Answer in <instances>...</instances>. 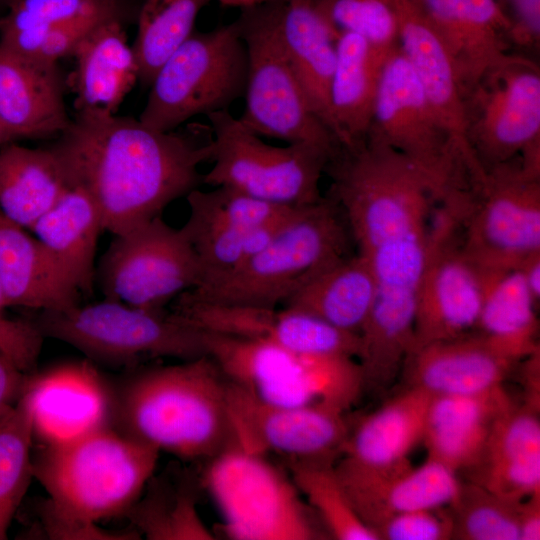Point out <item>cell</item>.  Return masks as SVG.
Returning a JSON list of instances; mask_svg holds the SVG:
<instances>
[{"label":"cell","instance_id":"27","mask_svg":"<svg viewBox=\"0 0 540 540\" xmlns=\"http://www.w3.org/2000/svg\"><path fill=\"white\" fill-rule=\"evenodd\" d=\"M278 23L287 56L311 109L335 135L330 89L337 34L315 0H278Z\"/></svg>","mask_w":540,"mask_h":540},{"label":"cell","instance_id":"40","mask_svg":"<svg viewBox=\"0 0 540 540\" xmlns=\"http://www.w3.org/2000/svg\"><path fill=\"white\" fill-rule=\"evenodd\" d=\"M32 412L23 393L16 405L0 418V540L7 532L33 476L31 448Z\"/></svg>","mask_w":540,"mask_h":540},{"label":"cell","instance_id":"22","mask_svg":"<svg viewBox=\"0 0 540 540\" xmlns=\"http://www.w3.org/2000/svg\"><path fill=\"white\" fill-rule=\"evenodd\" d=\"M468 472L471 482L509 500L522 501L540 492L539 411L513 404L503 412Z\"/></svg>","mask_w":540,"mask_h":540},{"label":"cell","instance_id":"34","mask_svg":"<svg viewBox=\"0 0 540 540\" xmlns=\"http://www.w3.org/2000/svg\"><path fill=\"white\" fill-rule=\"evenodd\" d=\"M536 305L518 269L484 271L477 333L507 356L520 361L539 349Z\"/></svg>","mask_w":540,"mask_h":540},{"label":"cell","instance_id":"8","mask_svg":"<svg viewBox=\"0 0 540 540\" xmlns=\"http://www.w3.org/2000/svg\"><path fill=\"white\" fill-rule=\"evenodd\" d=\"M234 21L248 60L241 123L261 137L309 143L334 153L340 142L311 109L287 56L278 0L240 8Z\"/></svg>","mask_w":540,"mask_h":540},{"label":"cell","instance_id":"31","mask_svg":"<svg viewBox=\"0 0 540 540\" xmlns=\"http://www.w3.org/2000/svg\"><path fill=\"white\" fill-rule=\"evenodd\" d=\"M431 397L419 388L405 387L350 431L342 459L372 470L409 462L410 451L422 441Z\"/></svg>","mask_w":540,"mask_h":540},{"label":"cell","instance_id":"44","mask_svg":"<svg viewBox=\"0 0 540 540\" xmlns=\"http://www.w3.org/2000/svg\"><path fill=\"white\" fill-rule=\"evenodd\" d=\"M44 337L36 322L9 319L0 313V354L23 373L35 368Z\"/></svg>","mask_w":540,"mask_h":540},{"label":"cell","instance_id":"4","mask_svg":"<svg viewBox=\"0 0 540 540\" xmlns=\"http://www.w3.org/2000/svg\"><path fill=\"white\" fill-rule=\"evenodd\" d=\"M345 216L329 196L299 206L272 240L215 283L184 292L210 303L274 308L318 267L349 254Z\"/></svg>","mask_w":540,"mask_h":540},{"label":"cell","instance_id":"3","mask_svg":"<svg viewBox=\"0 0 540 540\" xmlns=\"http://www.w3.org/2000/svg\"><path fill=\"white\" fill-rule=\"evenodd\" d=\"M225 388L226 378L206 355L144 371L120 394L122 432L159 452L208 460L234 444Z\"/></svg>","mask_w":540,"mask_h":540},{"label":"cell","instance_id":"26","mask_svg":"<svg viewBox=\"0 0 540 540\" xmlns=\"http://www.w3.org/2000/svg\"><path fill=\"white\" fill-rule=\"evenodd\" d=\"M0 120L16 138L63 132L71 119L57 65L0 48Z\"/></svg>","mask_w":540,"mask_h":540},{"label":"cell","instance_id":"14","mask_svg":"<svg viewBox=\"0 0 540 540\" xmlns=\"http://www.w3.org/2000/svg\"><path fill=\"white\" fill-rule=\"evenodd\" d=\"M463 222V247L484 271L518 269L540 252V177L519 155L486 171Z\"/></svg>","mask_w":540,"mask_h":540},{"label":"cell","instance_id":"19","mask_svg":"<svg viewBox=\"0 0 540 540\" xmlns=\"http://www.w3.org/2000/svg\"><path fill=\"white\" fill-rule=\"evenodd\" d=\"M334 467L358 516L374 532L394 514L449 506L461 487L456 472L429 458L417 468L406 462L372 470L342 458Z\"/></svg>","mask_w":540,"mask_h":540},{"label":"cell","instance_id":"6","mask_svg":"<svg viewBox=\"0 0 540 540\" xmlns=\"http://www.w3.org/2000/svg\"><path fill=\"white\" fill-rule=\"evenodd\" d=\"M202 486L235 540H317L327 531L293 480L265 455L232 444L207 460Z\"/></svg>","mask_w":540,"mask_h":540},{"label":"cell","instance_id":"41","mask_svg":"<svg viewBox=\"0 0 540 540\" xmlns=\"http://www.w3.org/2000/svg\"><path fill=\"white\" fill-rule=\"evenodd\" d=\"M520 502L498 496L473 482H461L457 497L448 506L453 520L452 539L520 540Z\"/></svg>","mask_w":540,"mask_h":540},{"label":"cell","instance_id":"43","mask_svg":"<svg viewBox=\"0 0 540 540\" xmlns=\"http://www.w3.org/2000/svg\"><path fill=\"white\" fill-rule=\"evenodd\" d=\"M379 540L452 539L453 520L449 509H422L394 514L375 530Z\"/></svg>","mask_w":540,"mask_h":540},{"label":"cell","instance_id":"23","mask_svg":"<svg viewBox=\"0 0 540 540\" xmlns=\"http://www.w3.org/2000/svg\"><path fill=\"white\" fill-rule=\"evenodd\" d=\"M514 404L503 386L468 395L431 397L422 441L429 459L468 471L484 450L494 421Z\"/></svg>","mask_w":540,"mask_h":540},{"label":"cell","instance_id":"30","mask_svg":"<svg viewBox=\"0 0 540 540\" xmlns=\"http://www.w3.org/2000/svg\"><path fill=\"white\" fill-rule=\"evenodd\" d=\"M30 230L64 278L79 293L90 294L96 278L97 240L104 230L90 196L71 187Z\"/></svg>","mask_w":540,"mask_h":540},{"label":"cell","instance_id":"42","mask_svg":"<svg viewBox=\"0 0 540 540\" xmlns=\"http://www.w3.org/2000/svg\"><path fill=\"white\" fill-rule=\"evenodd\" d=\"M395 0H315L317 9L337 34L353 32L375 46L398 45Z\"/></svg>","mask_w":540,"mask_h":540},{"label":"cell","instance_id":"13","mask_svg":"<svg viewBox=\"0 0 540 540\" xmlns=\"http://www.w3.org/2000/svg\"><path fill=\"white\" fill-rule=\"evenodd\" d=\"M105 298L132 307L162 310L170 300L197 287L196 253L181 228L161 216L114 235L96 270Z\"/></svg>","mask_w":540,"mask_h":540},{"label":"cell","instance_id":"25","mask_svg":"<svg viewBox=\"0 0 540 540\" xmlns=\"http://www.w3.org/2000/svg\"><path fill=\"white\" fill-rule=\"evenodd\" d=\"M69 85L77 112L115 113L138 81V63L118 15L97 23L77 44Z\"/></svg>","mask_w":540,"mask_h":540},{"label":"cell","instance_id":"29","mask_svg":"<svg viewBox=\"0 0 540 540\" xmlns=\"http://www.w3.org/2000/svg\"><path fill=\"white\" fill-rule=\"evenodd\" d=\"M394 48L375 46L353 32L338 34L330 107L334 132L340 144L349 145L365 138L382 70Z\"/></svg>","mask_w":540,"mask_h":540},{"label":"cell","instance_id":"18","mask_svg":"<svg viewBox=\"0 0 540 540\" xmlns=\"http://www.w3.org/2000/svg\"><path fill=\"white\" fill-rule=\"evenodd\" d=\"M398 45L434 113L449 133L472 186L485 171L468 142L466 92L455 62L418 0H395Z\"/></svg>","mask_w":540,"mask_h":540},{"label":"cell","instance_id":"12","mask_svg":"<svg viewBox=\"0 0 540 540\" xmlns=\"http://www.w3.org/2000/svg\"><path fill=\"white\" fill-rule=\"evenodd\" d=\"M366 136L407 158L428 180L437 201L454 188L471 186L449 133L399 45L385 61Z\"/></svg>","mask_w":540,"mask_h":540},{"label":"cell","instance_id":"16","mask_svg":"<svg viewBox=\"0 0 540 540\" xmlns=\"http://www.w3.org/2000/svg\"><path fill=\"white\" fill-rule=\"evenodd\" d=\"M226 405L241 448L289 462L334 463L350 434L344 412L327 406L285 407L266 403L226 379Z\"/></svg>","mask_w":540,"mask_h":540},{"label":"cell","instance_id":"51","mask_svg":"<svg viewBox=\"0 0 540 540\" xmlns=\"http://www.w3.org/2000/svg\"><path fill=\"white\" fill-rule=\"evenodd\" d=\"M5 307H7V306H6L4 295H3L2 288H1V285H0V313L2 312V310Z\"/></svg>","mask_w":540,"mask_h":540},{"label":"cell","instance_id":"2","mask_svg":"<svg viewBox=\"0 0 540 540\" xmlns=\"http://www.w3.org/2000/svg\"><path fill=\"white\" fill-rule=\"evenodd\" d=\"M154 447L107 424L46 443L32 458L33 476L49 498L43 530L56 539H94L98 522L125 515L154 474Z\"/></svg>","mask_w":540,"mask_h":540},{"label":"cell","instance_id":"11","mask_svg":"<svg viewBox=\"0 0 540 540\" xmlns=\"http://www.w3.org/2000/svg\"><path fill=\"white\" fill-rule=\"evenodd\" d=\"M36 323L44 336L107 363L124 364L143 357L190 360L205 355L201 331L172 312L136 308L107 298L42 311Z\"/></svg>","mask_w":540,"mask_h":540},{"label":"cell","instance_id":"50","mask_svg":"<svg viewBox=\"0 0 540 540\" xmlns=\"http://www.w3.org/2000/svg\"><path fill=\"white\" fill-rule=\"evenodd\" d=\"M218 1L221 5L227 7H248L256 4H260L270 0H215Z\"/></svg>","mask_w":540,"mask_h":540},{"label":"cell","instance_id":"35","mask_svg":"<svg viewBox=\"0 0 540 540\" xmlns=\"http://www.w3.org/2000/svg\"><path fill=\"white\" fill-rule=\"evenodd\" d=\"M145 489V494L142 492L125 514L138 534L151 540L215 538L198 514L196 497L188 480L152 476Z\"/></svg>","mask_w":540,"mask_h":540},{"label":"cell","instance_id":"15","mask_svg":"<svg viewBox=\"0 0 540 540\" xmlns=\"http://www.w3.org/2000/svg\"><path fill=\"white\" fill-rule=\"evenodd\" d=\"M470 149L486 172L540 140V71L523 56L487 74L466 96Z\"/></svg>","mask_w":540,"mask_h":540},{"label":"cell","instance_id":"5","mask_svg":"<svg viewBox=\"0 0 540 540\" xmlns=\"http://www.w3.org/2000/svg\"><path fill=\"white\" fill-rule=\"evenodd\" d=\"M201 333L205 355L223 376L266 403L345 412L364 390L354 357L307 355L269 341Z\"/></svg>","mask_w":540,"mask_h":540},{"label":"cell","instance_id":"47","mask_svg":"<svg viewBox=\"0 0 540 540\" xmlns=\"http://www.w3.org/2000/svg\"><path fill=\"white\" fill-rule=\"evenodd\" d=\"M518 522L520 540L540 539V492L520 502Z\"/></svg>","mask_w":540,"mask_h":540},{"label":"cell","instance_id":"17","mask_svg":"<svg viewBox=\"0 0 540 540\" xmlns=\"http://www.w3.org/2000/svg\"><path fill=\"white\" fill-rule=\"evenodd\" d=\"M172 312L201 331L269 341L302 354L357 358L359 352L358 334L293 308L210 303L183 293Z\"/></svg>","mask_w":540,"mask_h":540},{"label":"cell","instance_id":"49","mask_svg":"<svg viewBox=\"0 0 540 540\" xmlns=\"http://www.w3.org/2000/svg\"><path fill=\"white\" fill-rule=\"evenodd\" d=\"M518 270L532 297L538 304L540 299V252H536L524 260Z\"/></svg>","mask_w":540,"mask_h":540},{"label":"cell","instance_id":"33","mask_svg":"<svg viewBox=\"0 0 540 540\" xmlns=\"http://www.w3.org/2000/svg\"><path fill=\"white\" fill-rule=\"evenodd\" d=\"M71 187L51 147L0 150V211L21 227L30 229Z\"/></svg>","mask_w":540,"mask_h":540},{"label":"cell","instance_id":"39","mask_svg":"<svg viewBox=\"0 0 540 540\" xmlns=\"http://www.w3.org/2000/svg\"><path fill=\"white\" fill-rule=\"evenodd\" d=\"M290 477L328 535L339 540H379L358 516L333 463H288Z\"/></svg>","mask_w":540,"mask_h":540},{"label":"cell","instance_id":"1","mask_svg":"<svg viewBox=\"0 0 540 540\" xmlns=\"http://www.w3.org/2000/svg\"><path fill=\"white\" fill-rule=\"evenodd\" d=\"M51 148L71 186L95 203L104 230L117 235L198 188L199 167L211 162L213 140L209 124L162 132L139 119L82 111Z\"/></svg>","mask_w":540,"mask_h":540},{"label":"cell","instance_id":"9","mask_svg":"<svg viewBox=\"0 0 540 540\" xmlns=\"http://www.w3.org/2000/svg\"><path fill=\"white\" fill-rule=\"evenodd\" d=\"M472 198L470 188H454L432 209L410 349L465 335L476 326L484 271L463 247V222Z\"/></svg>","mask_w":540,"mask_h":540},{"label":"cell","instance_id":"52","mask_svg":"<svg viewBox=\"0 0 540 540\" xmlns=\"http://www.w3.org/2000/svg\"><path fill=\"white\" fill-rule=\"evenodd\" d=\"M9 1V0H8Z\"/></svg>","mask_w":540,"mask_h":540},{"label":"cell","instance_id":"20","mask_svg":"<svg viewBox=\"0 0 540 540\" xmlns=\"http://www.w3.org/2000/svg\"><path fill=\"white\" fill-rule=\"evenodd\" d=\"M449 50L466 96L515 57L511 23L496 0H418Z\"/></svg>","mask_w":540,"mask_h":540},{"label":"cell","instance_id":"21","mask_svg":"<svg viewBox=\"0 0 540 540\" xmlns=\"http://www.w3.org/2000/svg\"><path fill=\"white\" fill-rule=\"evenodd\" d=\"M518 362L479 333H467L410 349L402 373L405 387L433 396L468 395L502 386Z\"/></svg>","mask_w":540,"mask_h":540},{"label":"cell","instance_id":"32","mask_svg":"<svg viewBox=\"0 0 540 540\" xmlns=\"http://www.w3.org/2000/svg\"><path fill=\"white\" fill-rule=\"evenodd\" d=\"M374 292L373 275L365 258L359 253L347 254L315 269L282 305L359 335Z\"/></svg>","mask_w":540,"mask_h":540},{"label":"cell","instance_id":"37","mask_svg":"<svg viewBox=\"0 0 540 540\" xmlns=\"http://www.w3.org/2000/svg\"><path fill=\"white\" fill-rule=\"evenodd\" d=\"M213 0H144L133 50L138 81L150 86L164 61L193 32L200 11Z\"/></svg>","mask_w":540,"mask_h":540},{"label":"cell","instance_id":"28","mask_svg":"<svg viewBox=\"0 0 540 540\" xmlns=\"http://www.w3.org/2000/svg\"><path fill=\"white\" fill-rule=\"evenodd\" d=\"M0 285L6 306L62 310L79 304L42 244L0 211Z\"/></svg>","mask_w":540,"mask_h":540},{"label":"cell","instance_id":"7","mask_svg":"<svg viewBox=\"0 0 540 540\" xmlns=\"http://www.w3.org/2000/svg\"><path fill=\"white\" fill-rule=\"evenodd\" d=\"M247 62L235 21L192 32L156 72L139 120L168 132L195 116L229 110L244 96Z\"/></svg>","mask_w":540,"mask_h":540},{"label":"cell","instance_id":"46","mask_svg":"<svg viewBox=\"0 0 540 540\" xmlns=\"http://www.w3.org/2000/svg\"><path fill=\"white\" fill-rule=\"evenodd\" d=\"M28 376L0 354V418L19 401L26 388Z\"/></svg>","mask_w":540,"mask_h":540},{"label":"cell","instance_id":"24","mask_svg":"<svg viewBox=\"0 0 540 540\" xmlns=\"http://www.w3.org/2000/svg\"><path fill=\"white\" fill-rule=\"evenodd\" d=\"M24 394L32 412L34 435L46 443L107 424V397L97 375L85 363L29 377Z\"/></svg>","mask_w":540,"mask_h":540},{"label":"cell","instance_id":"38","mask_svg":"<svg viewBox=\"0 0 540 540\" xmlns=\"http://www.w3.org/2000/svg\"><path fill=\"white\" fill-rule=\"evenodd\" d=\"M186 199L189 215L181 229L188 236L219 229H256L284 219L299 207L276 204L223 186L193 189Z\"/></svg>","mask_w":540,"mask_h":540},{"label":"cell","instance_id":"45","mask_svg":"<svg viewBox=\"0 0 540 540\" xmlns=\"http://www.w3.org/2000/svg\"><path fill=\"white\" fill-rule=\"evenodd\" d=\"M511 23V43L539 44L540 0H496Z\"/></svg>","mask_w":540,"mask_h":540},{"label":"cell","instance_id":"36","mask_svg":"<svg viewBox=\"0 0 540 540\" xmlns=\"http://www.w3.org/2000/svg\"><path fill=\"white\" fill-rule=\"evenodd\" d=\"M119 0H9L0 17V48L38 61L49 30L86 17L118 13Z\"/></svg>","mask_w":540,"mask_h":540},{"label":"cell","instance_id":"10","mask_svg":"<svg viewBox=\"0 0 540 540\" xmlns=\"http://www.w3.org/2000/svg\"><path fill=\"white\" fill-rule=\"evenodd\" d=\"M207 118L213 165L202 175V184L288 206L310 205L323 197L320 181L333 153L309 143L268 144L229 110Z\"/></svg>","mask_w":540,"mask_h":540},{"label":"cell","instance_id":"48","mask_svg":"<svg viewBox=\"0 0 540 540\" xmlns=\"http://www.w3.org/2000/svg\"><path fill=\"white\" fill-rule=\"evenodd\" d=\"M522 376L524 385V405L539 411L540 408V349L524 358Z\"/></svg>","mask_w":540,"mask_h":540}]
</instances>
